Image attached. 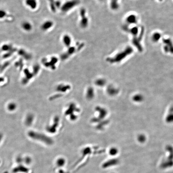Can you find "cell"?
Here are the masks:
<instances>
[{"instance_id":"cell-2","label":"cell","mask_w":173,"mask_h":173,"mask_svg":"<svg viewBox=\"0 0 173 173\" xmlns=\"http://www.w3.org/2000/svg\"><path fill=\"white\" fill-rule=\"evenodd\" d=\"M164 43L166 45L164 47V49L166 52H170L173 53V44L171 40L167 39L164 40Z\"/></svg>"},{"instance_id":"cell-6","label":"cell","mask_w":173,"mask_h":173,"mask_svg":"<svg viewBox=\"0 0 173 173\" xmlns=\"http://www.w3.org/2000/svg\"></svg>"},{"instance_id":"cell-1","label":"cell","mask_w":173,"mask_h":173,"mask_svg":"<svg viewBox=\"0 0 173 173\" xmlns=\"http://www.w3.org/2000/svg\"><path fill=\"white\" fill-rule=\"evenodd\" d=\"M132 51H133V50H132V49L131 47H128L126 48V49L125 50L117 54V55L116 56H115V58L116 57V59L117 60H119H119L123 59L124 58V57H126L127 55L132 53Z\"/></svg>"},{"instance_id":"cell-5","label":"cell","mask_w":173,"mask_h":173,"mask_svg":"<svg viewBox=\"0 0 173 173\" xmlns=\"http://www.w3.org/2000/svg\"><path fill=\"white\" fill-rule=\"evenodd\" d=\"M138 28L136 27V26L133 27L130 30V32L134 36H136L137 33H138Z\"/></svg>"},{"instance_id":"cell-3","label":"cell","mask_w":173,"mask_h":173,"mask_svg":"<svg viewBox=\"0 0 173 173\" xmlns=\"http://www.w3.org/2000/svg\"><path fill=\"white\" fill-rule=\"evenodd\" d=\"M126 20L129 24H135L137 22V19L136 16L132 14L127 17Z\"/></svg>"},{"instance_id":"cell-4","label":"cell","mask_w":173,"mask_h":173,"mask_svg":"<svg viewBox=\"0 0 173 173\" xmlns=\"http://www.w3.org/2000/svg\"><path fill=\"white\" fill-rule=\"evenodd\" d=\"M161 35L158 32H155L152 36V40L154 42H157L161 38Z\"/></svg>"}]
</instances>
